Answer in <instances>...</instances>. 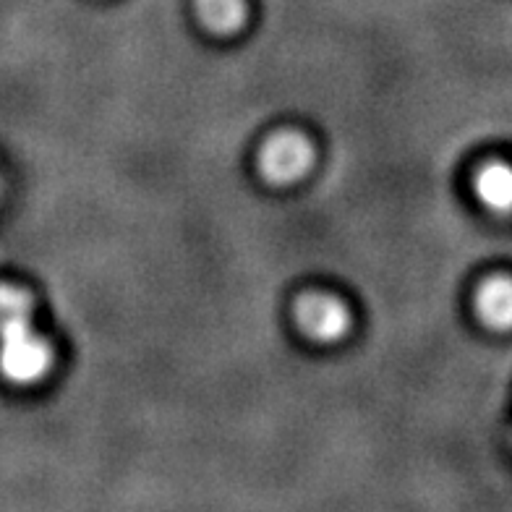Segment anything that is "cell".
<instances>
[{
	"instance_id": "obj_1",
	"label": "cell",
	"mask_w": 512,
	"mask_h": 512,
	"mask_svg": "<svg viewBox=\"0 0 512 512\" xmlns=\"http://www.w3.org/2000/svg\"><path fill=\"white\" fill-rule=\"evenodd\" d=\"M32 298L14 285H0V371L16 384H32L53 364L50 345L32 332Z\"/></svg>"
},
{
	"instance_id": "obj_2",
	"label": "cell",
	"mask_w": 512,
	"mask_h": 512,
	"mask_svg": "<svg viewBox=\"0 0 512 512\" xmlns=\"http://www.w3.org/2000/svg\"><path fill=\"white\" fill-rule=\"evenodd\" d=\"M314 165V147L304 134L280 131L267 139L259 155V170L272 186H293Z\"/></svg>"
},
{
	"instance_id": "obj_3",
	"label": "cell",
	"mask_w": 512,
	"mask_h": 512,
	"mask_svg": "<svg viewBox=\"0 0 512 512\" xmlns=\"http://www.w3.org/2000/svg\"><path fill=\"white\" fill-rule=\"evenodd\" d=\"M298 330L319 343H335L351 330V311L335 296L306 293L296 301Z\"/></svg>"
},
{
	"instance_id": "obj_4",
	"label": "cell",
	"mask_w": 512,
	"mask_h": 512,
	"mask_svg": "<svg viewBox=\"0 0 512 512\" xmlns=\"http://www.w3.org/2000/svg\"><path fill=\"white\" fill-rule=\"evenodd\" d=\"M476 311L492 330H512V280L492 277L476 293Z\"/></svg>"
},
{
	"instance_id": "obj_5",
	"label": "cell",
	"mask_w": 512,
	"mask_h": 512,
	"mask_svg": "<svg viewBox=\"0 0 512 512\" xmlns=\"http://www.w3.org/2000/svg\"><path fill=\"white\" fill-rule=\"evenodd\" d=\"M473 189L479 194L481 204L492 212H499V215L512 212V168L505 162L484 165L473 181Z\"/></svg>"
},
{
	"instance_id": "obj_6",
	"label": "cell",
	"mask_w": 512,
	"mask_h": 512,
	"mask_svg": "<svg viewBox=\"0 0 512 512\" xmlns=\"http://www.w3.org/2000/svg\"><path fill=\"white\" fill-rule=\"evenodd\" d=\"M196 14L212 34H236L246 24L243 0H194Z\"/></svg>"
}]
</instances>
